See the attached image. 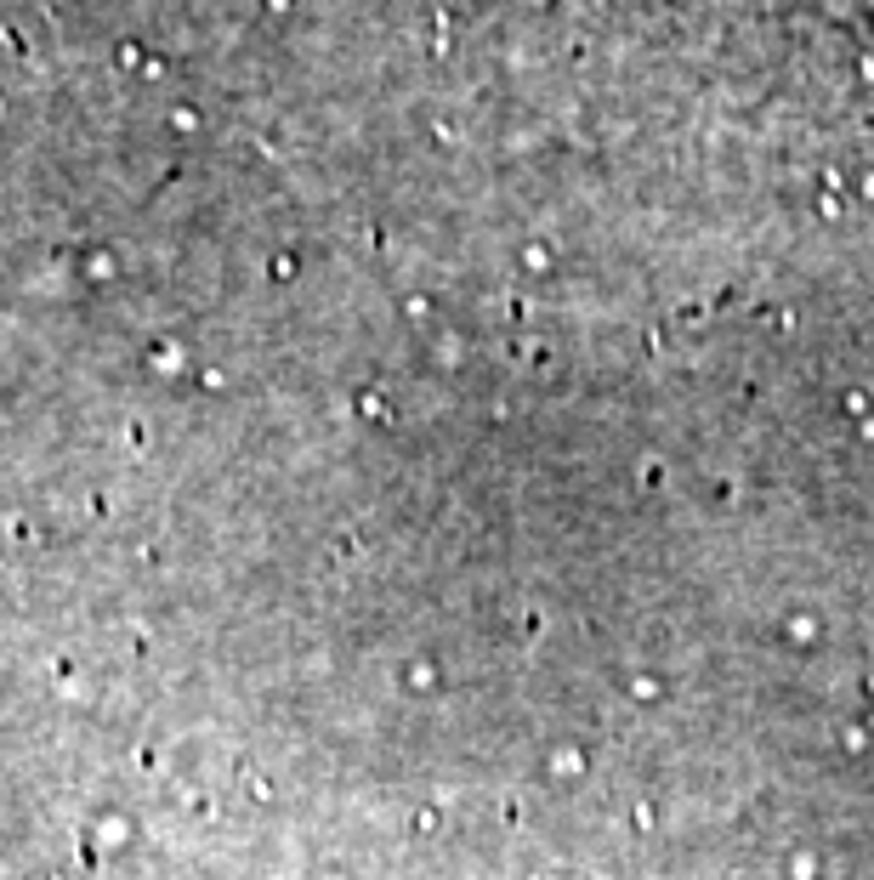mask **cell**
Here are the masks:
<instances>
[{
	"mask_svg": "<svg viewBox=\"0 0 874 880\" xmlns=\"http://www.w3.org/2000/svg\"><path fill=\"white\" fill-rule=\"evenodd\" d=\"M267 12H273V18H290V12H296V0H262Z\"/></svg>",
	"mask_w": 874,
	"mask_h": 880,
	"instance_id": "cell-1",
	"label": "cell"
}]
</instances>
